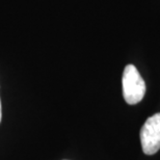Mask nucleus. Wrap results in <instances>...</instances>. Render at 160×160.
Instances as JSON below:
<instances>
[{"label":"nucleus","instance_id":"obj_1","mask_svg":"<svg viewBox=\"0 0 160 160\" xmlns=\"http://www.w3.org/2000/svg\"><path fill=\"white\" fill-rule=\"evenodd\" d=\"M122 84H123L124 99L128 104H137L145 97V80L142 79L139 72L133 65H128L125 67Z\"/></svg>","mask_w":160,"mask_h":160},{"label":"nucleus","instance_id":"obj_2","mask_svg":"<svg viewBox=\"0 0 160 160\" xmlns=\"http://www.w3.org/2000/svg\"><path fill=\"white\" fill-rule=\"evenodd\" d=\"M142 151L147 155H154L160 149V112L150 117L140 130Z\"/></svg>","mask_w":160,"mask_h":160},{"label":"nucleus","instance_id":"obj_3","mask_svg":"<svg viewBox=\"0 0 160 160\" xmlns=\"http://www.w3.org/2000/svg\"><path fill=\"white\" fill-rule=\"evenodd\" d=\"M1 119H2V111H1V101H0V123H1Z\"/></svg>","mask_w":160,"mask_h":160}]
</instances>
